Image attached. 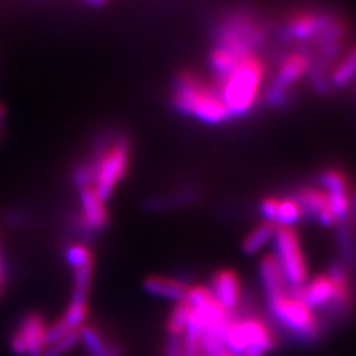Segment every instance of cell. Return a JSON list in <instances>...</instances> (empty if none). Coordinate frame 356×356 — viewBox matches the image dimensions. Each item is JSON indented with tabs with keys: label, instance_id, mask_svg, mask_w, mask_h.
Wrapping results in <instances>:
<instances>
[{
	"label": "cell",
	"instance_id": "obj_1",
	"mask_svg": "<svg viewBox=\"0 0 356 356\" xmlns=\"http://www.w3.org/2000/svg\"><path fill=\"white\" fill-rule=\"evenodd\" d=\"M171 102L181 115L207 125H220L230 119L218 91L192 72H183L177 76Z\"/></svg>",
	"mask_w": 356,
	"mask_h": 356
},
{
	"label": "cell",
	"instance_id": "obj_2",
	"mask_svg": "<svg viewBox=\"0 0 356 356\" xmlns=\"http://www.w3.org/2000/svg\"><path fill=\"white\" fill-rule=\"evenodd\" d=\"M131 158V141L127 136L107 137L97 143L91 156L86 158L92 171V187L106 202L128 177Z\"/></svg>",
	"mask_w": 356,
	"mask_h": 356
},
{
	"label": "cell",
	"instance_id": "obj_3",
	"mask_svg": "<svg viewBox=\"0 0 356 356\" xmlns=\"http://www.w3.org/2000/svg\"><path fill=\"white\" fill-rule=\"evenodd\" d=\"M264 64L257 57L245 58L220 82L218 94L230 118H242L255 106L264 81Z\"/></svg>",
	"mask_w": 356,
	"mask_h": 356
},
{
	"label": "cell",
	"instance_id": "obj_4",
	"mask_svg": "<svg viewBox=\"0 0 356 356\" xmlns=\"http://www.w3.org/2000/svg\"><path fill=\"white\" fill-rule=\"evenodd\" d=\"M270 315L277 325L294 341L302 344L315 343L322 332L316 312L312 310L297 291H289L266 300Z\"/></svg>",
	"mask_w": 356,
	"mask_h": 356
},
{
	"label": "cell",
	"instance_id": "obj_5",
	"mask_svg": "<svg viewBox=\"0 0 356 356\" xmlns=\"http://www.w3.org/2000/svg\"><path fill=\"white\" fill-rule=\"evenodd\" d=\"M226 350L235 356H266L275 346L270 327L252 314L232 315L226 328Z\"/></svg>",
	"mask_w": 356,
	"mask_h": 356
},
{
	"label": "cell",
	"instance_id": "obj_6",
	"mask_svg": "<svg viewBox=\"0 0 356 356\" xmlns=\"http://www.w3.org/2000/svg\"><path fill=\"white\" fill-rule=\"evenodd\" d=\"M275 259L280 264L288 286L297 291L307 282V264L297 233L291 227H276Z\"/></svg>",
	"mask_w": 356,
	"mask_h": 356
},
{
	"label": "cell",
	"instance_id": "obj_7",
	"mask_svg": "<svg viewBox=\"0 0 356 356\" xmlns=\"http://www.w3.org/2000/svg\"><path fill=\"white\" fill-rule=\"evenodd\" d=\"M263 33L248 17L233 15L221 22L216 33V47L229 51L238 58H247L260 47Z\"/></svg>",
	"mask_w": 356,
	"mask_h": 356
},
{
	"label": "cell",
	"instance_id": "obj_8",
	"mask_svg": "<svg viewBox=\"0 0 356 356\" xmlns=\"http://www.w3.org/2000/svg\"><path fill=\"white\" fill-rule=\"evenodd\" d=\"M47 330L48 325L44 319L36 312H29L22 316L17 330L10 336V350L15 356H42L47 349Z\"/></svg>",
	"mask_w": 356,
	"mask_h": 356
},
{
	"label": "cell",
	"instance_id": "obj_9",
	"mask_svg": "<svg viewBox=\"0 0 356 356\" xmlns=\"http://www.w3.org/2000/svg\"><path fill=\"white\" fill-rule=\"evenodd\" d=\"M309 70V57L302 52L289 54L276 72L272 85L267 89L266 98L272 106H282L289 95V89Z\"/></svg>",
	"mask_w": 356,
	"mask_h": 356
},
{
	"label": "cell",
	"instance_id": "obj_10",
	"mask_svg": "<svg viewBox=\"0 0 356 356\" xmlns=\"http://www.w3.org/2000/svg\"><path fill=\"white\" fill-rule=\"evenodd\" d=\"M110 221L107 202L99 197L92 186L79 188V217L77 227L86 236L103 232Z\"/></svg>",
	"mask_w": 356,
	"mask_h": 356
},
{
	"label": "cell",
	"instance_id": "obj_11",
	"mask_svg": "<svg viewBox=\"0 0 356 356\" xmlns=\"http://www.w3.org/2000/svg\"><path fill=\"white\" fill-rule=\"evenodd\" d=\"M321 184L325 188L330 208L337 221L348 218L352 207V196L349 192L348 180L340 171L328 170L321 175Z\"/></svg>",
	"mask_w": 356,
	"mask_h": 356
},
{
	"label": "cell",
	"instance_id": "obj_12",
	"mask_svg": "<svg viewBox=\"0 0 356 356\" xmlns=\"http://www.w3.org/2000/svg\"><path fill=\"white\" fill-rule=\"evenodd\" d=\"M209 291L216 298V302L225 309L227 314L235 315L242 303V288L236 272L230 269H222L214 273L211 281Z\"/></svg>",
	"mask_w": 356,
	"mask_h": 356
},
{
	"label": "cell",
	"instance_id": "obj_13",
	"mask_svg": "<svg viewBox=\"0 0 356 356\" xmlns=\"http://www.w3.org/2000/svg\"><path fill=\"white\" fill-rule=\"evenodd\" d=\"M332 17L327 14L316 13H302L294 15L286 22L284 36L286 39L306 42V40H318L319 36L324 33L331 22Z\"/></svg>",
	"mask_w": 356,
	"mask_h": 356
},
{
	"label": "cell",
	"instance_id": "obj_14",
	"mask_svg": "<svg viewBox=\"0 0 356 356\" xmlns=\"http://www.w3.org/2000/svg\"><path fill=\"white\" fill-rule=\"evenodd\" d=\"M296 199L303 211V216L314 217L322 226H332L337 222L330 208L325 192L318 191V188H303L297 193Z\"/></svg>",
	"mask_w": 356,
	"mask_h": 356
},
{
	"label": "cell",
	"instance_id": "obj_15",
	"mask_svg": "<svg viewBox=\"0 0 356 356\" xmlns=\"http://www.w3.org/2000/svg\"><path fill=\"white\" fill-rule=\"evenodd\" d=\"M188 288H191V285L181 280L159 275L149 276L146 277V281H144V289H146L150 296L171 300V302L175 303L183 302L188 293Z\"/></svg>",
	"mask_w": 356,
	"mask_h": 356
},
{
	"label": "cell",
	"instance_id": "obj_16",
	"mask_svg": "<svg viewBox=\"0 0 356 356\" xmlns=\"http://www.w3.org/2000/svg\"><path fill=\"white\" fill-rule=\"evenodd\" d=\"M259 273H260V281H261L266 300L281 296L291 289L288 286L285 276L273 254L266 255V257L261 260Z\"/></svg>",
	"mask_w": 356,
	"mask_h": 356
},
{
	"label": "cell",
	"instance_id": "obj_17",
	"mask_svg": "<svg viewBox=\"0 0 356 356\" xmlns=\"http://www.w3.org/2000/svg\"><path fill=\"white\" fill-rule=\"evenodd\" d=\"M275 230H276V226L272 225V222H267V221H263L261 225L254 227L242 242L243 252L248 255L257 254L260 250H263L266 247L267 243L273 241Z\"/></svg>",
	"mask_w": 356,
	"mask_h": 356
},
{
	"label": "cell",
	"instance_id": "obj_18",
	"mask_svg": "<svg viewBox=\"0 0 356 356\" xmlns=\"http://www.w3.org/2000/svg\"><path fill=\"white\" fill-rule=\"evenodd\" d=\"M79 343H82L88 356H104L111 346L92 325H83L79 330Z\"/></svg>",
	"mask_w": 356,
	"mask_h": 356
},
{
	"label": "cell",
	"instance_id": "obj_19",
	"mask_svg": "<svg viewBox=\"0 0 356 356\" xmlns=\"http://www.w3.org/2000/svg\"><path fill=\"white\" fill-rule=\"evenodd\" d=\"M303 211L300 208L296 197H284L280 199L277 204V211L275 217V226L276 227H291L296 226L297 222L302 220Z\"/></svg>",
	"mask_w": 356,
	"mask_h": 356
},
{
	"label": "cell",
	"instance_id": "obj_20",
	"mask_svg": "<svg viewBox=\"0 0 356 356\" xmlns=\"http://www.w3.org/2000/svg\"><path fill=\"white\" fill-rule=\"evenodd\" d=\"M356 76V48L352 49L344 60L336 67V70L332 73L331 82L336 88H343L349 85Z\"/></svg>",
	"mask_w": 356,
	"mask_h": 356
},
{
	"label": "cell",
	"instance_id": "obj_21",
	"mask_svg": "<svg viewBox=\"0 0 356 356\" xmlns=\"http://www.w3.org/2000/svg\"><path fill=\"white\" fill-rule=\"evenodd\" d=\"M191 314H192V309L184 302V300L180 303H177V306L174 307V310L171 312V315L168 318V324H166L168 336L181 337L186 331L187 322L191 319Z\"/></svg>",
	"mask_w": 356,
	"mask_h": 356
},
{
	"label": "cell",
	"instance_id": "obj_22",
	"mask_svg": "<svg viewBox=\"0 0 356 356\" xmlns=\"http://www.w3.org/2000/svg\"><path fill=\"white\" fill-rule=\"evenodd\" d=\"M65 261L69 263L72 269H79V267L94 261V255L85 243H72L65 251Z\"/></svg>",
	"mask_w": 356,
	"mask_h": 356
},
{
	"label": "cell",
	"instance_id": "obj_23",
	"mask_svg": "<svg viewBox=\"0 0 356 356\" xmlns=\"http://www.w3.org/2000/svg\"><path fill=\"white\" fill-rule=\"evenodd\" d=\"M77 343H79V330L69 332L65 337L51 344V346L44 349L42 356H63L67 352H70Z\"/></svg>",
	"mask_w": 356,
	"mask_h": 356
},
{
	"label": "cell",
	"instance_id": "obj_24",
	"mask_svg": "<svg viewBox=\"0 0 356 356\" xmlns=\"http://www.w3.org/2000/svg\"><path fill=\"white\" fill-rule=\"evenodd\" d=\"M277 204H280V197H264L261 200V205H260V211H261V216L264 218V221L267 222H272L275 225V217H276V211H277Z\"/></svg>",
	"mask_w": 356,
	"mask_h": 356
},
{
	"label": "cell",
	"instance_id": "obj_25",
	"mask_svg": "<svg viewBox=\"0 0 356 356\" xmlns=\"http://www.w3.org/2000/svg\"><path fill=\"white\" fill-rule=\"evenodd\" d=\"M124 353H122V349L118 346V344H111L108 352L104 355V356H122Z\"/></svg>",
	"mask_w": 356,
	"mask_h": 356
},
{
	"label": "cell",
	"instance_id": "obj_26",
	"mask_svg": "<svg viewBox=\"0 0 356 356\" xmlns=\"http://www.w3.org/2000/svg\"><path fill=\"white\" fill-rule=\"evenodd\" d=\"M83 2L88 5V6H92V8H99L106 5L107 0H83Z\"/></svg>",
	"mask_w": 356,
	"mask_h": 356
},
{
	"label": "cell",
	"instance_id": "obj_27",
	"mask_svg": "<svg viewBox=\"0 0 356 356\" xmlns=\"http://www.w3.org/2000/svg\"><path fill=\"white\" fill-rule=\"evenodd\" d=\"M2 289H3V264H2V257H0V296H2Z\"/></svg>",
	"mask_w": 356,
	"mask_h": 356
},
{
	"label": "cell",
	"instance_id": "obj_28",
	"mask_svg": "<svg viewBox=\"0 0 356 356\" xmlns=\"http://www.w3.org/2000/svg\"><path fill=\"white\" fill-rule=\"evenodd\" d=\"M2 119H3V107L0 106V122H2Z\"/></svg>",
	"mask_w": 356,
	"mask_h": 356
}]
</instances>
